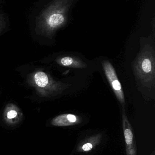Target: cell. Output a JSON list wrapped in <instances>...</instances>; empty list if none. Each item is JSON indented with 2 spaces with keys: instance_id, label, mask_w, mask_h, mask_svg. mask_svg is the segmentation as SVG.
<instances>
[{
  "instance_id": "1",
  "label": "cell",
  "mask_w": 155,
  "mask_h": 155,
  "mask_svg": "<svg viewBox=\"0 0 155 155\" xmlns=\"http://www.w3.org/2000/svg\"><path fill=\"white\" fill-rule=\"evenodd\" d=\"M74 0H53L40 14L36 21L38 33L52 38L56 31L65 25Z\"/></svg>"
},
{
  "instance_id": "2",
  "label": "cell",
  "mask_w": 155,
  "mask_h": 155,
  "mask_svg": "<svg viewBox=\"0 0 155 155\" xmlns=\"http://www.w3.org/2000/svg\"><path fill=\"white\" fill-rule=\"evenodd\" d=\"M136 77L147 86L151 87L155 83L154 51L151 46H146L139 54L134 64Z\"/></svg>"
},
{
  "instance_id": "3",
  "label": "cell",
  "mask_w": 155,
  "mask_h": 155,
  "mask_svg": "<svg viewBox=\"0 0 155 155\" xmlns=\"http://www.w3.org/2000/svg\"><path fill=\"white\" fill-rule=\"evenodd\" d=\"M28 83L41 97H50L61 94L68 86L54 80L49 74L42 71H35L27 79Z\"/></svg>"
},
{
  "instance_id": "4",
  "label": "cell",
  "mask_w": 155,
  "mask_h": 155,
  "mask_svg": "<svg viewBox=\"0 0 155 155\" xmlns=\"http://www.w3.org/2000/svg\"><path fill=\"white\" fill-rule=\"evenodd\" d=\"M102 64L106 76L115 94L123 107H124L125 106L124 94L122 85L118 79L114 68L107 60L103 61Z\"/></svg>"
},
{
  "instance_id": "5",
  "label": "cell",
  "mask_w": 155,
  "mask_h": 155,
  "mask_svg": "<svg viewBox=\"0 0 155 155\" xmlns=\"http://www.w3.org/2000/svg\"><path fill=\"white\" fill-rule=\"evenodd\" d=\"M122 117L126 155H137L136 143L133 130L127 118L125 109L124 107L122 111Z\"/></svg>"
},
{
  "instance_id": "6",
  "label": "cell",
  "mask_w": 155,
  "mask_h": 155,
  "mask_svg": "<svg viewBox=\"0 0 155 155\" xmlns=\"http://www.w3.org/2000/svg\"><path fill=\"white\" fill-rule=\"evenodd\" d=\"M3 117L7 124H16L23 118V113L19 107L15 104L11 103L6 105L4 110Z\"/></svg>"
},
{
  "instance_id": "7",
  "label": "cell",
  "mask_w": 155,
  "mask_h": 155,
  "mask_svg": "<svg viewBox=\"0 0 155 155\" xmlns=\"http://www.w3.org/2000/svg\"><path fill=\"white\" fill-rule=\"evenodd\" d=\"M81 122V119L72 114H63L56 117L51 121L53 126L67 127L75 125Z\"/></svg>"
},
{
  "instance_id": "8",
  "label": "cell",
  "mask_w": 155,
  "mask_h": 155,
  "mask_svg": "<svg viewBox=\"0 0 155 155\" xmlns=\"http://www.w3.org/2000/svg\"><path fill=\"white\" fill-rule=\"evenodd\" d=\"M58 64L64 67L77 69H83L87 65L80 58L73 56H66L61 57L56 60Z\"/></svg>"
},
{
  "instance_id": "9",
  "label": "cell",
  "mask_w": 155,
  "mask_h": 155,
  "mask_svg": "<svg viewBox=\"0 0 155 155\" xmlns=\"http://www.w3.org/2000/svg\"><path fill=\"white\" fill-rule=\"evenodd\" d=\"M101 137L100 135H96L95 136H93V137H90V141L89 142V139H87V142L83 144L81 147V148H79L80 151H83V152H89L91 151L93 148L94 145L95 144L96 145L98 141H100V139L99 138H101Z\"/></svg>"
},
{
  "instance_id": "10",
  "label": "cell",
  "mask_w": 155,
  "mask_h": 155,
  "mask_svg": "<svg viewBox=\"0 0 155 155\" xmlns=\"http://www.w3.org/2000/svg\"><path fill=\"white\" fill-rule=\"evenodd\" d=\"M5 21L4 17L3 15L0 14V33L2 31L5 26Z\"/></svg>"
},
{
  "instance_id": "11",
  "label": "cell",
  "mask_w": 155,
  "mask_h": 155,
  "mask_svg": "<svg viewBox=\"0 0 155 155\" xmlns=\"http://www.w3.org/2000/svg\"></svg>"
}]
</instances>
